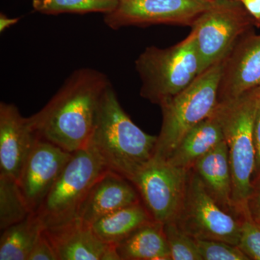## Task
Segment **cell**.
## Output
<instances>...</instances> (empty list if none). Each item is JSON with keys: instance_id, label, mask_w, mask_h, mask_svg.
Masks as SVG:
<instances>
[{"instance_id": "obj_5", "label": "cell", "mask_w": 260, "mask_h": 260, "mask_svg": "<svg viewBox=\"0 0 260 260\" xmlns=\"http://www.w3.org/2000/svg\"><path fill=\"white\" fill-rule=\"evenodd\" d=\"M223 60L205 70L180 93L160 104L162 126L153 158L167 160L185 135L213 114L218 104Z\"/></svg>"}, {"instance_id": "obj_31", "label": "cell", "mask_w": 260, "mask_h": 260, "mask_svg": "<svg viewBox=\"0 0 260 260\" xmlns=\"http://www.w3.org/2000/svg\"><path fill=\"white\" fill-rule=\"evenodd\" d=\"M255 212L256 217H254V218H255L256 220H258L260 223V208L259 209L256 210Z\"/></svg>"}, {"instance_id": "obj_6", "label": "cell", "mask_w": 260, "mask_h": 260, "mask_svg": "<svg viewBox=\"0 0 260 260\" xmlns=\"http://www.w3.org/2000/svg\"><path fill=\"white\" fill-rule=\"evenodd\" d=\"M106 170L100 158L88 146L73 153L35 213L44 229L60 226L78 218L90 188Z\"/></svg>"}, {"instance_id": "obj_15", "label": "cell", "mask_w": 260, "mask_h": 260, "mask_svg": "<svg viewBox=\"0 0 260 260\" xmlns=\"http://www.w3.org/2000/svg\"><path fill=\"white\" fill-rule=\"evenodd\" d=\"M140 202L139 193L129 179L106 170L90 188L78 218L91 225L105 215Z\"/></svg>"}, {"instance_id": "obj_21", "label": "cell", "mask_w": 260, "mask_h": 260, "mask_svg": "<svg viewBox=\"0 0 260 260\" xmlns=\"http://www.w3.org/2000/svg\"><path fill=\"white\" fill-rule=\"evenodd\" d=\"M32 213L24 198L18 181L0 174V229L22 221Z\"/></svg>"}, {"instance_id": "obj_4", "label": "cell", "mask_w": 260, "mask_h": 260, "mask_svg": "<svg viewBox=\"0 0 260 260\" xmlns=\"http://www.w3.org/2000/svg\"><path fill=\"white\" fill-rule=\"evenodd\" d=\"M135 68L141 80L140 95L159 106L185 90L202 73L191 34L172 47H147L135 61Z\"/></svg>"}, {"instance_id": "obj_3", "label": "cell", "mask_w": 260, "mask_h": 260, "mask_svg": "<svg viewBox=\"0 0 260 260\" xmlns=\"http://www.w3.org/2000/svg\"><path fill=\"white\" fill-rule=\"evenodd\" d=\"M260 102V87L240 96L218 102L213 112L229 149L232 200L238 216L249 209L254 194L256 150L254 130Z\"/></svg>"}, {"instance_id": "obj_7", "label": "cell", "mask_w": 260, "mask_h": 260, "mask_svg": "<svg viewBox=\"0 0 260 260\" xmlns=\"http://www.w3.org/2000/svg\"><path fill=\"white\" fill-rule=\"evenodd\" d=\"M252 23L254 19L239 0H215L191 25L202 73L223 60Z\"/></svg>"}, {"instance_id": "obj_8", "label": "cell", "mask_w": 260, "mask_h": 260, "mask_svg": "<svg viewBox=\"0 0 260 260\" xmlns=\"http://www.w3.org/2000/svg\"><path fill=\"white\" fill-rule=\"evenodd\" d=\"M174 221L194 239L239 244L240 219L218 205L193 169L188 174L185 196Z\"/></svg>"}, {"instance_id": "obj_26", "label": "cell", "mask_w": 260, "mask_h": 260, "mask_svg": "<svg viewBox=\"0 0 260 260\" xmlns=\"http://www.w3.org/2000/svg\"><path fill=\"white\" fill-rule=\"evenodd\" d=\"M28 260H58L55 251L44 231L34 246Z\"/></svg>"}, {"instance_id": "obj_27", "label": "cell", "mask_w": 260, "mask_h": 260, "mask_svg": "<svg viewBox=\"0 0 260 260\" xmlns=\"http://www.w3.org/2000/svg\"><path fill=\"white\" fill-rule=\"evenodd\" d=\"M254 139L256 150L255 169L253 176V184L254 187V184L260 180V102L254 124Z\"/></svg>"}, {"instance_id": "obj_2", "label": "cell", "mask_w": 260, "mask_h": 260, "mask_svg": "<svg viewBox=\"0 0 260 260\" xmlns=\"http://www.w3.org/2000/svg\"><path fill=\"white\" fill-rule=\"evenodd\" d=\"M158 136L147 134L126 114L112 85L103 93L87 146L107 170L130 181L154 158Z\"/></svg>"}, {"instance_id": "obj_10", "label": "cell", "mask_w": 260, "mask_h": 260, "mask_svg": "<svg viewBox=\"0 0 260 260\" xmlns=\"http://www.w3.org/2000/svg\"><path fill=\"white\" fill-rule=\"evenodd\" d=\"M215 0H119L104 22L113 30L156 24L192 25Z\"/></svg>"}, {"instance_id": "obj_12", "label": "cell", "mask_w": 260, "mask_h": 260, "mask_svg": "<svg viewBox=\"0 0 260 260\" xmlns=\"http://www.w3.org/2000/svg\"><path fill=\"white\" fill-rule=\"evenodd\" d=\"M260 87V36H244L224 58L218 103Z\"/></svg>"}, {"instance_id": "obj_14", "label": "cell", "mask_w": 260, "mask_h": 260, "mask_svg": "<svg viewBox=\"0 0 260 260\" xmlns=\"http://www.w3.org/2000/svg\"><path fill=\"white\" fill-rule=\"evenodd\" d=\"M44 232L58 260H120L115 245L102 242L91 225L78 218Z\"/></svg>"}, {"instance_id": "obj_16", "label": "cell", "mask_w": 260, "mask_h": 260, "mask_svg": "<svg viewBox=\"0 0 260 260\" xmlns=\"http://www.w3.org/2000/svg\"><path fill=\"white\" fill-rule=\"evenodd\" d=\"M192 169L218 205L239 218L233 203L232 172L225 140L197 160Z\"/></svg>"}, {"instance_id": "obj_19", "label": "cell", "mask_w": 260, "mask_h": 260, "mask_svg": "<svg viewBox=\"0 0 260 260\" xmlns=\"http://www.w3.org/2000/svg\"><path fill=\"white\" fill-rule=\"evenodd\" d=\"M153 220L140 202L102 217L92 224L91 227L102 242L115 245L137 229Z\"/></svg>"}, {"instance_id": "obj_29", "label": "cell", "mask_w": 260, "mask_h": 260, "mask_svg": "<svg viewBox=\"0 0 260 260\" xmlns=\"http://www.w3.org/2000/svg\"><path fill=\"white\" fill-rule=\"evenodd\" d=\"M20 18H9L3 13L0 14V32H4L7 29L15 25Z\"/></svg>"}, {"instance_id": "obj_24", "label": "cell", "mask_w": 260, "mask_h": 260, "mask_svg": "<svg viewBox=\"0 0 260 260\" xmlns=\"http://www.w3.org/2000/svg\"><path fill=\"white\" fill-rule=\"evenodd\" d=\"M238 246L249 259L260 260V223L253 217L250 208L241 215Z\"/></svg>"}, {"instance_id": "obj_28", "label": "cell", "mask_w": 260, "mask_h": 260, "mask_svg": "<svg viewBox=\"0 0 260 260\" xmlns=\"http://www.w3.org/2000/svg\"><path fill=\"white\" fill-rule=\"evenodd\" d=\"M246 11L254 19V24L260 27V0H239Z\"/></svg>"}, {"instance_id": "obj_20", "label": "cell", "mask_w": 260, "mask_h": 260, "mask_svg": "<svg viewBox=\"0 0 260 260\" xmlns=\"http://www.w3.org/2000/svg\"><path fill=\"white\" fill-rule=\"evenodd\" d=\"M44 228L37 214L4 229L0 239V260H28Z\"/></svg>"}, {"instance_id": "obj_17", "label": "cell", "mask_w": 260, "mask_h": 260, "mask_svg": "<svg viewBox=\"0 0 260 260\" xmlns=\"http://www.w3.org/2000/svg\"><path fill=\"white\" fill-rule=\"evenodd\" d=\"M223 140L221 126L213 113L185 135L166 160L174 167L190 170L197 160Z\"/></svg>"}, {"instance_id": "obj_23", "label": "cell", "mask_w": 260, "mask_h": 260, "mask_svg": "<svg viewBox=\"0 0 260 260\" xmlns=\"http://www.w3.org/2000/svg\"><path fill=\"white\" fill-rule=\"evenodd\" d=\"M172 260H203L194 238L181 230L174 221L164 224Z\"/></svg>"}, {"instance_id": "obj_13", "label": "cell", "mask_w": 260, "mask_h": 260, "mask_svg": "<svg viewBox=\"0 0 260 260\" xmlns=\"http://www.w3.org/2000/svg\"><path fill=\"white\" fill-rule=\"evenodd\" d=\"M38 136L29 117L14 104H0V174L18 180Z\"/></svg>"}, {"instance_id": "obj_9", "label": "cell", "mask_w": 260, "mask_h": 260, "mask_svg": "<svg viewBox=\"0 0 260 260\" xmlns=\"http://www.w3.org/2000/svg\"><path fill=\"white\" fill-rule=\"evenodd\" d=\"M189 170L153 158L132 179L142 203L155 221H174L185 196Z\"/></svg>"}, {"instance_id": "obj_22", "label": "cell", "mask_w": 260, "mask_h": 260, "mask_svg": "<svg viewBox=\"0 0 260 260\" xmlns=\"http://www.w3.org/2000/svg\"><path fill=\"white\" fill-rule=\"evenodd\" d=\"M119 0H32V8L45 15L64 13L86 14L110 13L115 9Z\"/></svg>"}, {"instance_id": "obj_11", "label": "cell", "mask_w": 260, "mask_h": 260, "mask_svg": "<svg viewBox=\"0 0 260 260\" xmlns=\"http://www.w3.org/2000/svg\"><path fill=\"white\" fill-rule=\"evenodd\" d=\"M72 155L73 153L39 138L17 180L32 213L39 209Z\"/></svg>"}, {"instance_id": "obj_1", "label": "cell", "mask_w": 260, "mask_h": 260, "mask_svg": "<svg viewBox=\"0 0 260 260\" xmlns=\"http://www.w3.org/2000/svg\"><path fill=\"white\" fill-rule=\"evenodd\" d=\"M110 84L96 70L73 72L50 101L29 117L39 138L70 153L85 148L103 93Z\"/></svg>"}, {"instance_id": "obj_18", "label": "cell", "mask_w": 260, "mask_h": 260, "mask_svg": "<svg viewBox=\"0 0 260 260\" xmlns=\"http://www.w3.org/2000/svg\"><path fill=\"white\" fill-rule=\"evenodd\" d=\"M120 260H170L164 224L153 221L137 229L115 244Z\"/></svg>"}, {"instance_id": "obj_30", "label": "cell", "mask_w": 260, "mask_h": 260, "mask_svg": "<svg viewBox=\"0 0 260 260\" xmlns=\"http://www.w3.org/2000/svg\"><path fill=\"white\" fill-rule=\"evenodd\" d=\"M253 200L254 201V207L255 208V211L256 210L259 209L260 208V187L259 190L257 191L256 194L254 195V198H251V200Z\"/></svg>"}, {"instance_id": "obj_25", "label": "cell", "mask_w": 260, "mask_h": 260, "mask_svg": "<svg viewBox=\"0 0 260 260\" xmlns=\"http://www.w3.org/2000/svg\"><path fill=\"white\" fill-rule=\"evenodd\" d=\"M203 260H249L239 246L223 241L197 239Z\"/></svg>"}]
</instances>
